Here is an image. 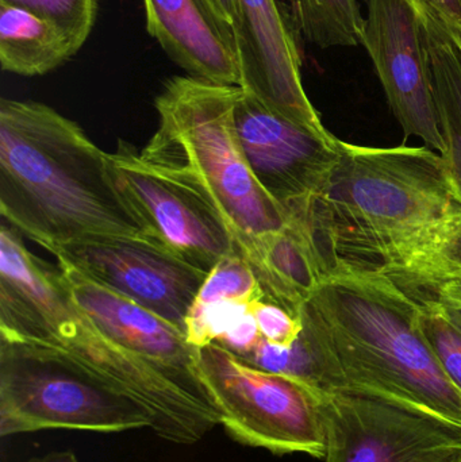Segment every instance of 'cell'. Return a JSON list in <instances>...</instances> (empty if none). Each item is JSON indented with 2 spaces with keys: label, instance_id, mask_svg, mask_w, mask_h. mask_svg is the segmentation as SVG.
I'll list each match as a JSON object with an SVG mask.
<instances>
[{
  "label": "cell",
  "instance_id": "18",
  "mask_svg": "<svg viewBox=\"0 0 461 462\" xmlns=\"http://www.w3.org/2000/svg\"><path fill=\"white\" fill-rule=\"evenodd\" d=\"M251 266L265 299L297 317L303 303L324 282L308 238L291 222L263 239Z\"/></svg>",
  "mask_w": 461,
  "mask_h": 462
},
{
  "label": "cell",
  "instance_id": "28",
  "mask_svg": "<svg viewBox=\"0 0 461 462\" xmlns=\"http://www.w3.org/2000/svg\"><path fill=\"white\" fill-rule=\"evenodd\" d=\"M452 462H461V457L457 458V460L452 461Z\"/></svg>",
  "mask_w": 461,
  "mask_h": 462
},
{
  "label": "cell",
  "instance_id": "9",
  "mask_svg": "<svg viewBox=\"0 0 461 462\" xmlns=\"http://www.w3.org/2000/svg\"><path fill=\"white\" fill-rule=\"evenodd\" d=\"M102 287L140 304L184 333L207 272L146 236H92L49 250Z\"/></svg>",
  "mask_w": 461,
  "mask_h": 462
},
{
  "label": "cell",
  "instance_id": "5",
  "mask_svg": "<svg viewBox=\"0 0 461 462\" xmlns=\"http://www.w3.org/2000/svg\"><path fill=\"white\" fill-rule=\"evenodd\" d=\"M241 92L243 87L194 76L171 78L154 100L159 127L140 153L205 192L251 265L263 239L286 227L289 217L260 186L241 151L235 127Z\"/></svg>",
  "mask_w": 461,
  "mask_h": 462
},
{
  "label": "cell",
  "instance_id": "24",
  "mask_svg": "<svg viewBox=\"0 0 461 462\" xmlns=\"http://www.w3.org/2000/svg\"><path fill=\"white\" fill-rule=\"evenodd\" d=\"M211 18L216 22L222 37L237 60L240 46L241 22L237 0H203Z\"/></svg>",
  "mask_w": 461,
  "mask_h": 462
},
{
  "label": "cell",
  "instance_id": "2",
  "mask_svg": "<svg viewBox=\"0 0 461 462\" xmlns=\"http://www.w3.org/2000/svg\"><path fill=\"white\" fill-rule=\"evenodd\" d=\"M308 383L397 404L461 431V391L430 347L420 304L381 276L327 277L300 310Z\"/></svg>",
  "mask_w": 461,
  "mask_h": 462
},
{
  "label": "cell",
  "instance_id": "16",
  "mask_svg": "<svg viewBox=\"0 0 461 462\" xmlns=\"http://www.w3.org/2000/svg\"><path fill=\"white\" fill-rule=\"evenodd\" d=\"M420 19L444 138L441 157L461 198V35L429 14L420 13Z\"/></svg>",
  "mask_w": 461,
  "mask_h": 462
},
{
  "label": "cell",
  "instance_id": "14",
  "mask_svg": "<svg viewBox=\"0 0 461 462\" xmlns=\"http://www.w3.org/2000/svg\"><path fill=\"white\" fill-rule=\"evenodd\" d=\"M237 7L241 87L287 121L321 137H333L306 94L302 59L278 0H237Z\"/></svg>",
  "mask_w": 461,
  "mask_h": 462
},
{
  "label": "cell",
  "instance_id": "23",
  "mask_svg": "<svg viewBox=\"0 0 461 462\" xmlns=\"http://www.w3.org/2000/svg\"><path fill=\"white\" fill-rule=\"evenodd\" d=\"M252 314L265 341L279 346H291L302 334V320L289 310L262 299L251 304Z\"/></svg>",
  "mask_w": 461,
  "mask_h": 462
},
{
  "label": "cell",
  "instance_id": "11",
  "mask_svg": "<svg viewBox=\"0 0 461 462\" xmlns=\"http://www.w3.org/2000/svg\"><path fill=\"white\" fill-rule=\"evenodd\" d=\"M362 45L370 54L387 102L406 137L443 153L421 19L411 0H368Z\"/></svg>",
  "mask_w": 461,
  "mask_h": 462
},
{
  "label": "cell",
  "instance_id": "10",
  "mask_svg": "<svg viewBox=\"0 0 461 462\" xmlns=\"http://www.w3.org/2000/svg\"><path fill=\"white\" fill-rule=\"evenodd\" d=\"M322 411L325 462H452L461 457L460 430L381 399L322 391Z\"/></svg>",
  "mask_w": 461,
  "mask_h": 462
},
{
  "label": "cell",
  "instance_id": "8",
  "mask_svg": "<svg viewBox=\"0 0 461 462\" xmlns=\"http://www.w3.org/2000/svg\"><path fill=\"white\" fill-rule=\"evenodd\" d=\"M107 164L146 238L207 273L222 258L240 253L224 217L189 178L146 162L126 141L107 153Z\"/></svg>",
  "mask_w": 461,
  "mask_h": 462
},
{
  "label": "cell",
  "instance_id": "4",
  "mask_svg": "<svg viewBox=\"0 0 461 462\" xmlns=\"http://www.w3.org/2000/svg\"><path fill=\"white\" fill-rule=\"evenodd\" d=\"M0 338L61 350L143 402L154 418L152 431L179 445L205 439L218 417L203 409L159 372L111 341L78 309L64 274L24 244L0 255Z\"/></svg>",
  "mask_w": 461,
  "mask_h": 462
},
{
  "label": "cell",
  "instance_id": "25",
  "mask_svg": "<svg viewBox=\"0 0 461 462\" xmlns=\"http://www.w3.org/2000/svg\"><path fill=\"white\" fill-rule=\"evenodd\" d=\"M416 288L424 291L444 317L461 331V277Z\"/></svg>",
  "mask_w": 461,
  "mask_h": 462
},
{
  "label": "cell",
  "instance_id": "12",
  "mask_svg": "<svg viewBox=\"0 0 461 462\" xmlns=\"http://www.w3.org/2000/svg\"><path fill=\"white\" fill-rule=\"evenodd\" d=\"M73 300L111 341L159 372L221 420L199 369V349L186 334L140 304L59 263Z\"/></svg>",
  "mask_w": 461,
  "mask_h": 462
},
{
  "label": "cell",
  "instance_id": "17",
  "mask_svg": "<svg viewBox=\"0 0 461 462\" xmlns=\"http://www.w3.org/2000/svg\"><path fill=\"white\" fill-rule=\"evenodd\" d=\"M80 51L62 27L0 0V65L14 75H48Z\"/></svg>",
  "mask_w": 461,
  "mask_h": 462
},
{
  "label": "cell",
  "instance_id": "7",
  "mask_svg": "<svg viewBox=\"0 0 461 462\" xmlns=\"http://www.w3.org/2000/svg\"><path fill=\"white\" fill-rule=\"evenodd\" d=\"M199 369L230 439L273 455L325 458L319 388L257 368L218 344L200 347Z\"/></svg>",
  "mask_w": 461,
  "mask_h": 462
},
{
  "label": "cell",
  "instance_id": "22",
  "mask_svg": "<svg viewBox=\"0 0 461 462\" xmlns=\"http://www.w3.org/2000/svg\"><path fill=\"white\" fill-rule=\"evenodd\" d=\"M32 11L65 30L81 46L87 42L97 13V0H2Z\"/></svg>",
  "mask_w": 461,
  "mask_h": 462
},
{
  "label": "cell",
  "instance_id": "6",
  "mask_svg": "<svg viewBox=\"0 0 461 462\" xmlns=\"http://www.w3.org/2000/svg\"><path fill=\"white\" fill-rule=\"evenodd\" d=\"M151 410L61 350L0 338V436L153 429Z\"/></svg>",
  "mask_w": 461,
  "mask_h": 462
},
{
  "label": "cell",
  "instance_id": "19",
  "mask_svg": "<svg viewBox=\"0 0 461 462\" xmlns=\"http://www.w3.org/2000/svg\"><path fill=\"white\" fill-rule=\"evenodd\" d=\"M292 26L322 49L362 43L364 18L357 0H290Z\"/></svg>",
  "mask_w": 461,
  "mask_h": 462
},
{
  "label": "cell",
  "instance_id": "26",
  "mask_svg": "<svg viewBox=\"0 0 461 462\" xmlns=\"http://www.w3.org/2000/svg\"><path fill=\"white\" fill-rule=\"evenodd\" d=\"M421 14H429L443 21L461 35V0H411Z\"/></svg>",
  "mask_w": 461,
  "mask_h": 462
},
{
  "label": "cell",
  "instance_id": "15",
  "mask_svg": "<svg viewBox=\"0 0 461 462\" xmlns=\"http://www.w3.org/2000/svg\"><path fill=\"white\" fill-rule=\"evenodd\" d=\"M146 30L189 76L241 87L232 49L202 0H143Z\"/></svg>",
  "mask_w": 461,
  "mask_h": 462
},
{
  "label": "cell",
  "instance_id": "13",
  "mask_svg": "<svg viewBox=\"0 0 461 462\" xmlns=\"http://www.w3.org/2000/svg\"><path fill=\"white\" fill-rule=\"evenodd\" d=\"M235 127L254 178L286 213L310 198L337 162L335 135L321 137L287 121L244 88Z\"/></svg>",
  "mask_w": 461,
  "mask_h": 462
},
{
  "label": "cell",
  "instance_id": "29",
  "mask_svg": "<svg viewBox=\"0 0 461 462\" xmlns=\"http://www.w3.org/2000/svg\"><path fill=\"white\" fill-rule=\"evenodd\" d=\"M202 2H203V0H202ZM203 3H205V2H203Z\"/></svg>",
  "mask_w": 461,
  "mask_h": 462
},
{
  "label": "cell",
  "instance_id": "20",
  "mask_svg": "<svg viewBox=\"0 0 461 462\" xmlns=\"http://www.w3.org/2000/svg\"><path fill=\"white\" fill-rule=\"evenodd\" d=\"M265 299L254 268L240 253L222 258L206 277L191 309H203L219 301L249 303Z\"/></svg>",
  "mask_w": 461,
  "mask_h": 462
},
{
  "label": "cell",
  "instance_id": "1",
  "mask_svg": "<svg viewBox=\"0 0 461 462\" xmlns=\"http://www.w3.org/2000/svg\"><path fill=\"white\" fill-rule=\"evenodd\" d=\"M322 277H387L414 288L461 277V198L432 149L338 143L310 198L287 211Z\"/></svg>",
  "mask_w": 461,
  "mask_h": 462
},
{
  "label": "cell",
  "instance_id": "27",
  "mask_svg": "<svg viewBox=\"0 0 461 462\" xmlns=\"http://www.w3.org/2000/svg\"><path fill=\"white\" fill-rule=\"evenodd\" d=\"M24 462H80L76 457L75 453L70 450L65 452H51L49 455L41 456V457H32Z\"/></svg>",
  "mask_w": 461,
  "mask_h": 462
},
{
  "label": "cell",
  "instance_id": "21",
  "mask_svg": "<svg viewBox=\"0 0 461 462\" xmlns=\"http://www.w3.org/2000/svg\"><path fill=\"white\" fill-rule=\"evenodd\" d=\"M405 290L419 301L422 331L444 371L461 391V331L444 317L438 304L424 291Z\"/></svg>",
  "mask_w": 461,
  "mask_h": 462
},
{
  "label": "cell",
  "instance_id": "3",
  "mask_svg": "<svg viewBox=\"0 0 461 462\" xmlns=\"http://www.w3.org/2000/svg\"><path fill=\"white\" fill-rule=\"evenodd\" d=\"M0 213L48 252L92 236H146L107 153L76 122L27 100L0 102Z\"/></svg>",
  "mask_w": 461,
  "mask_h": 462
}]
</instances>
